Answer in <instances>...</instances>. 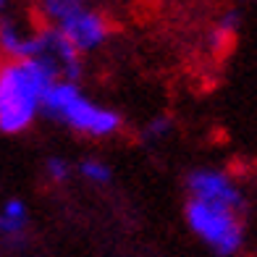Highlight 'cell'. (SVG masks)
<instances>
[{
    "label": "cell",
    "mask_w": 257,
    "mask_h": 257,
    "mask_svg": "<svg viewBox=\"0 0 257 257\" xmlns=\"http://www.w3.org/2000/svg\"><path fill=\"white\" fill-rule=\"evenodd\" d=\"M32 226L29 205L19 197L0 202V244L3 247H21L27 241V233Z\"/></svg>",
    "instance_id": "obj_8"
},
{
    "label": "cell",
    "mask_w": 257,
    "mask_h": 257,
    "mask_svg": "<svg viewBox=\"0 0 257 257\" xmlns=\"http://www.w3.org/2000/svg\"><path fill=\"white\" fill-rule=\"evenodd\" d=\"M42 173H45V179H48V184L63 186L74 176V163L68 158H63V155H50L42 166Z\"/></svg>",
    "instance_id": "obj_11"
},
{
    "label": "cell",
    "mask_w": 257,
    "mask_h": 257,
    "mask_svg": "<svg viewBox=\"0 0 257 257\" xmlns=\"http://www.w3.org/2000/svg\"><path fill=\"white\" fill-rule=\"evenodd\" d=\"M16 8V0H0V16L8 14V11H14Z\"/></svg>",
    "instance_id": "obj_13"
},
{
    "label": "cell",
    "mask_w": 257,
    "mask_h": 257,
    "mask_svg": "<svg viewBox=\"0 0 257 257\" xmlns=\"http://www.w3.org/2000/svg\"><path fill=\"white\" fill-rule=\"evenodd\" d=\"M186 197H202V200H215L247 210V197L241 186L226 171L218 168H194L186 176Z\"/></svg>",
    "instance_id": "obj_7"
},
{
    "label": "cell",
    "mask_w": 257,
    "mask_h": 257,
    "mask_svg": "<svg viewBox=\"0 0 257 257\" xmlns=\"http://www.w3.org/2000/svg\"><path fill=\"white\" fill-rule=\"evenodd\" d=\"M247 210L233 207L226 202L202 200V197H186L184 202V220L192 236L207 247L213 254L231 257L241 252L247 239Z\"/></svg>",
    "instance_id": "obj_3"
},
{
    "label": "cell",
    "mask_w": 257,
    "mask_h": 257,
    "mask_svg": "<svg viewBox=\"0 0 257 257\" xmlns=\"http://www.w3.org/2000/svg\"><path fill=\"white\" fill-rule=\"evenodd\" d=\"M239 27H241V14H239L236 8H231V11H226V14H220V16L215 19V24L210 27V34H207L210 48H213L215 53L231 48L233 40H236V34H239Z\"/></svg>",
    "instance_id": "obj_9"
},
{
    "label": "cell",
    "mask_w": 257,
    "mask_h": 257,
    "mask_svg": "<svg viewBox=\"0 0 257 257\" xmlns=\"http://www.w3.org/2000/svg\"><path fill=\"white\" fill-rule=\"evenodd\" d=\"M42 115L87 139H110L123 128L121 113L89 97L79 79H55L45 95Z\"/></svg>",
    "instance_id": "obj_2"
},
{
    "label": "cell",
    "mask_w": 257,
    "mask_h": 257,
    "mask_svg": "<svg viewBox=\"0 0 257 257\" xmlns=\"http://www.w3.org/2000/svg\"><path fill=\"white\" fill-rule=\"evenodd\" d=\"M74 173L84 181V184H92V186H108L113 181V168L110 163H105L102 158L97 155H89V158H81L76 166H74Z\"/></svg>",
    "instance_id": "obj_10"
},
{
    "label": "cell",
    "mask_w": 257,
    "mask_h": 257,
    "mask_svg": "<svg viewBox=\"0 0 257 257\" xmlns=\"http://www.w3.org/2000/svg\"><path fill=\"white\" fill-rule=\"evenodd\" d=\"M42 24L8 11L0 16V58H37Z\"/></svg>",
    "instance_id": "obj_5"
},
{
    "label": "cell",
    "mask_w": 257,
    "mask_h": 257,
    "mask_svg": "<svg viewBox=\"0 0 257 257\" xmlns=\"http://www.w3.org/2000/svg\"><path fill=\"white\" fill-rule=\"evenodd\" d=\"M40 19L66 34L84 55L100 50L110 37V21L89 0H37Z\"/></svg>",
    "instance_id": "obj_4"
},
{
    "label": "cell",
    "mask_w": 257,
    "mask_h": 257,
    "mask_svg": "<svg viewBox=\"0 0 257 257\" xmlns=\"http://www.w3.org/2000/svg\"><path fill=\"white\" fill-rule=\"evenodd\" d=\"M249 3H257V0H249Z\"/></svg>",
    "instance_id": "obj_14"
},
{
    "label": "cell",
    "mask_w": 257,
    "mask_h": 257,
    "mask_svg": "<svg viewBox=\"0 0 257 257\" xmlns=\"http://www.w3.org/2000/svg\"><path fill=\"white\" fill-rule=\"evenodd\" d=\"M53 81V68L40 58H0V134H27L42 118Z\"/></svg>",
    "instance_id": "obj_1"
},
{
    "label": "cell",
    "mask_w": 257,
    "mask_h": 257,
    "mask_svg": "<svg viewBox=\"0 0 257 257\" xmlns=\"http://www.w3.org/2000/svg\"><path fill=\"white\" fill-rule=\"evenodd\" d=\"M37 58L53 68L55 79H79L81 71H84L87 55L81 50H76L66 34H61L55 27L42 21V40H40Z\"/></svg>",
    "instance_id": "obj_6"
},
{
    "label": "cell",
    "mask_w": 257,
    "mask_h": 257,
    "mask_svg": "<svg viewBox=\"0 0 257 257\" xmlns=\"http://www.w3.org/2000/svg\"><path fill=\"white\" fill-rule=\"evenodd\" d=\"M171 132H173V121L168 118V115H158V118H153L145 126V139L147 142H158V139L168 137Z\"/></svg>",
    "instance_id": "obj_12"
}]
</instances>
